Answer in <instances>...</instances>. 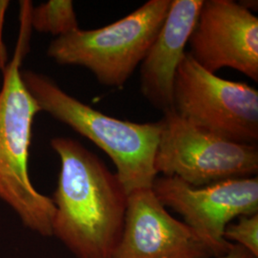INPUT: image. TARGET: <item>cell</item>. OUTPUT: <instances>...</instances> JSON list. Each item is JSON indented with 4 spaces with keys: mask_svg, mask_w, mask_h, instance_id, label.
I'll list each match as a JSON object with an SVG mask.
<instances>
[{
    "mask_svg": "<svg viewBox=\"0 0 258 258\" xmlns=\"http://www.w3.org/2000/svg\"><path fill=\"white\" fill-rule=\"evenodd\" d=\"M212 258H256L252 254H250L247 249L240 247L238 245L233 244V247L231 248L226 254L219 256V257Z\"/></svg>",
    "mask_w": 258,
    "mask_h": 258,
    "instance_id": "obj_14",
    "label": "cell"
},
{
    "mask_svg": "<svg viewBox=\"0 0 258 258\" xmlns=\"http://www.w3.org/2000/svg\"><path fill=\"white\" fill-rule=\"evenodd\" d=\"M20 3L18 45L3 71L0 90V199L30 230L51 236L55 205L52 198L37 191L28 171L33 122L41 110L21 79L20 65L29 50L33 29V5L31 1Z\"/></svg>",
    "mask_w": 258,
    "mask_h": 258,
    "instance_id": "obj_2",
    "label": "cell"
},
{
    "mask_svg": "<svg viewBox=\"0 0 258 258\" xmlns=\"http://www.w3.org/2000/svg\"><path fill=\"white\" fill-rule=\"evenodd\" d=\"M60 171L52 198V235L77 258H112L124 227L128 194L116 173L74 139L51 141Z\"/></svg>",
    "mask_w": 258,
    "mask_h": 258,
    "instance_id": "obj_1",
    "label": "cell"
},
{
    "mask_svg": "<svg viewBox=\"0 0 258 258\" xmlns=\"http://www.w3.org/2000/svg\"><path fill=\"white\" fill-rule=\"evenodd\" d=\"M202 4L203 0H171L166 19L141 63V93L163 114L173 109L176 72Z\"/></svg>",
    "mask_w": 258,
    "mask_h": 258,
    "instance_id": "obj_10",
    "label": "cell"
},
{
    "mask_svg": "<svg viewBox=\"0 0 258 258\" xmlns=\"http://www.w3.org/2000/svg\"><path fill=\"white\" fill-rule=\"evenodd\" d=\"M184 222L166 211L152 188L128 194L124 227L112 258H212Z\"/></svg>",
    "mask_w": 258,
    "mask_h": 258,
    "instance_id": "obj_9",
    "label": "cell"
},
{
    "mask_svg": "<svg viewBox=\"0 0 258 258\" xmlns=\"http://www.w3.org/2000/svg\"><path fill=\"white\" fill-rule=\"evenodd\" d=\"M9 6V1H0V69L4 71V69L7 66V54L5 47L1 41V31H2V25L4 20V15L7 7Z\"/></svg>",
    "mask_w": 258,
    "mask_h": 258,
    "instance_id": "obj_13",
    "label": "cell"
},
{
    "mask_svg": "<svg viewBox=\"0 0 258 258\" xmlns=\"http://www.w3.org/2000/svg\"><path fill=\"white\" fill-rule=\"evenodd\" d=\"M172 110L222 138L240 144L257 143V90L248 83L207 71L187 51L176 72Z\"/></svg>",
    "mask_w": 258,
    "mask_h": 258,
    "instance_id": "obj_6",
    "label": "cell"
},
{
    "mask_svg": "<svg viewBox=\"0 0 258 258\" xmlns=\"http://www.w3.org/2000/svg\"><path fill=\"white\" fill-rule=\"evenodd\" d=\"M171 0H148L126 17L94 30L78 29L56 37L47 55L60 65L82 66L99 83L120 88L148 54Z\"/></svg>",
    "mask_w": 258,
    "mask_h": 258,
    "instance_id": "obj_4",
    "label": "cell"
},
{
    "mask_svg": "<svg viewBox=\"0 0 258 258\" xmlns=\"http://www.w3.org/2000/svg\"><path fill=\"white\" fill-rule=\"evenodd\" d=\"M152 190L165 208L179 213L184 223L212 252L226 254L233 247L224 237L235 218L258 213L257 177L231 179L195 187L177 177L156 178Z\"/></svg>",
    "mask_w": 258,
    "mask_h": 258,
    "instance_id": "obj_7",
    "label": "cell"
},
{
    "mask_svg": "<svg viewBox=\"0 0 258 258\" xmlns=\"http://www.w3.org/2000/svg\"><path fill=\"white\" fill-rule=\"evenodd\" d=\"M32 28L56 37H63L79 28V22L71 0H50L33 7L31 12Z\"/></svg>",
    "mask_w": 258,
    "mask_h": 258,
    "instance_id": "obj_11",
    "label": "cell"
},
{
    "mask_svg": "<svg viewBox=\"0 0 258 258\" xmlns=\"http://www.w3.org/2000/svg\"><path fill=\"white\" fill-rule=\"evenodd\" d=\"M21 79L40 110L90 140L110 158L126 194L152 188L161 122L138 123L103 114L64 92L51 78L33 71Z\"/></svg>",
    "mask_w": 258,
    "mask_h": 258,
    "instance_id": "obj_3",
    "label": "cell"
},
{
    "mask_svg": "<svg viewBox=\"0 0 258 258\" xmlns=\"http://www.w3.org/2000/svg\"><path fill=\"white\" fill-rule=\"evenodd\" d=\"M154 166L157 173L177 177L195 187L254 177L258 148L197 127L173 110L164 114Z\"/></svg>",
    "mask_w": 258,
    "mask_h": 258,
    "instance_id": "obj_5",
    "label": "cell"
},
{
    "mask_svg": "<svg viewBox=\"0 0 258 258\" xmlns=\"http://www.w3.org/2000/svg\"><path fill=\"white\" fill-rule=\"evenodd\" d=\"M224 237L228 242L247 249L250 254L258 258V213L249 216H241L236 223L227 226Z\"/></svg>",
    "mask_w": 258,
    "mask_h": 258,
    "instance_id": "obj_12",
    "label": "cell"
},
{
    "mask_svg": "<svg viewBox=\"0 0 258 258\" xmlns=\"http://www.w3.org/2000/svg\"><path fill=\"white\" fill-rule=\"evenodd\" d=\"M188 45L207 71L231 68L258 82V18L240 2L203 0Z\"/></svg>",
    "mask_w": 258,
    "mask_h": 258,
    "instance_id": "obj_8",
    "label": "cell"
}]
</instances>
